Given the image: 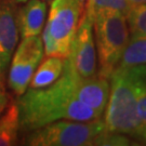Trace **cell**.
<instances>
[{
	"label": "cell",
	"mask_w": 146,
	"mask_h": 146,
	"mask_svg": "<svg viewBox=\"0 0 146 146\" xmlns=\"http://www.w3.org/2000/svg\"><path fill=\"white\" fill-rule=\"evenodd\" d=\"M77 73L89 78L98 75V54L93 35V19L84 11L68 55Z\"/></svg>",
	"instance_id": "cell-7"
},
{
	"label": "cell",
	"mask_w": 146,
	"mask_h": 146,
	"mask_svg": "<svg viewBox=\"0 0 146 146\" xmlns=\"http://www.w3.org/2000/svg\"><path fill=\"white\" fill-rule=\"evenodd\" d=\"M106 130L135 140L139 130L136 93L130 67L115 68L110 76V96L105 107Z\"/></svg>",
	"instance_id": "cell-2"
},
{
	"label": "cell",
	"mask_w": 146,
	"mask_h": 146,
	"mask_svg": "<svg viewBox=\"0 0 146 146\" xmlns=\"http://www.w3.org/2000/svg\"><path fill=\"white\" fill-rule=\"evenodd\" d=\"M27 0H15L16 3H24V2H26ZM43 1H46V2H51L52 0H43Z\"/></svg>",
	"instance_id": "cell-18"
},
{
	"label": "cell",
	"mask_w": 146,
	"mask_h": 146,
	"mask_svg": "<svg viewBox=\"0 0 146 146\" xmlns=\"http://www.w3.org/2000/svg\"><path fill=\"white\" fill-rule=\"evenodd\" d=\"M136 93V111L139 130L135 140L139 144H146V64L130 67Z\"/></svg>",
	"instance_id": "cell-10"
},
{
	"label": "cell",
	"mask_w": 146,
	"mask_h": 146,
	"mask_svg": "<svg viewBox=\"0 0 146 146\" xmlns=\"http://www.w3.org/2000/svg\"><path fill=\"white\" fill-rule=\"evenodd\" d=\"M8 101H9V98L5 90V84H0V114L7 107Z\"/></svg>",
	"instance_id": "cell-16"
},
{
	"label": "cell",
	"mask_w": 146,
	"mask_h": 146,
	"mask_svg": "<svg viewBox=\"0 0 146 146\" xmlns=\"http://www.w3.org/2000/svg\"><path fill=\"white\" fill-rule=\"evenodd\" d=\"M17 3L15 0H0V82L5 84L12 55L19 42Z\"/></svg>",
	"instance_id": "cell-8"
},
{
	"label": "cell",
	"mask_w": 146,
	"mask_h": 146,
	"mask_svg": "<svg viewBox=\"0 0 146 146\" xmlns=\"http://www.w3.org/2000/svg\"><path fill=\"white\" fill-rule=\"evenodd\" d=\"M64 63L65 58L47 56V58L40 62L39 67L36 68L29 82V87L33 89H40L53 84L62 75Z\"/></svg>",
	"instance_id": "cell-11"
},
{
	"label": "cell",
	"mask_w": 146,
	"mask_h": 146,
	"mask_svg": "<svg viewBox=\"0 0 146 146\" xmlns=\"http://www.w3.org/2000/svg\"><path fill=\"white\" fill-rule=\"evenodd\" d=\"M20 129V116L16 102H12L0 117V146L14 145Z\"/></svg>",
	"instance_id": "cell-12"
},
{
	"label": "cell",
	"mask_w": 146,
	"mask_h": 146,
	"mask_svg": "<svg viewBox=\"0 0 146 146\" xmlns=\"http://www.w3.org/2000/svg\"><path fill=\"white\" fill-rule=\"evenodd\" d=\"M146 64V37H130L116 68H127Z\"/></svg>",
	"instance_id": "cell-13"
},
{
	"label": "cell",
	"mask_w": 146,
	"mask_h": 146,
	"mask_svg": "<svg viewBox=\"0 0 146 146\" xmlns=\"http://www.w3.org/2000/svg\"><path fill=\"white\" fill-rule=\"evenodd\" d=\"M92 19L99 58L98 74L110 79L130 38L125 16L115 10H100Z\"/></svg>",
	"instance_id": "cell-3"
},
{
	"label": "cell",
	"mask_w": 146,
	"mask_h": 146,
	"mask_svg": "<svg viewBox=\"0 0 146 146\" xmlns=\"http://www.w3.org/2000/svg\"><path fill=\"white\" fill-rule=\"evenodd\" d=\"M132 5H137V3H145L146 0H128Z\"/></svg>",
	"instance_id": "cell-17"
},
{
	"label": "cell",
	"mask_w": 146,
	"mask_h": 146,
	"mask_svg": "<svg viewBox=\"0 0 146 146\" xmlns=\"http://www.w3.org/2000/svg\"><path fill=\"white\" fill-rule=\"evenodd\" d=\"M86 0H52L42 33L43 51L47 56L66 58L84 14Z\"/></svg>",
	"instance_id": "cell-4"
},
{
	"label": "cell",
	"mask_w": 146,
	"mask_h": 146,
	"mask_svg": "<svg viewBox=\"0 0 146 146\" xmlns=\"http://www.w3.org/2000/svg\"><path fill=\"white\" fill-rule=\"evenodd\" d=\"M131 5L128 0H86L84 12L93 16L100 10H115L125 15Z\"/></svg>",
	"instance_id": "cell-15"
},
{
	"label": "cell",
	"mask_w": 146,
	"mask_h": 146,
	"mask_svg": "<svg viewBox=\"0 0 146 146\" xmlns=\"http://www.w3.org/2000/svg\"><path fill=\"white\" fill-rule=\"evenodd\" d=\"M106 130L101 118L90 121L62 119L28 132L23 144L29 146H90Z\"/></svg>",
	"instance_id": "cell-5"
},
{
	"label": "cell",
	"mask_w": 146,
	"mask_h": 146,
	"mask_svg": "<svg viewBox=\"0 0 146 146\" xmlns=\"http://www.w3.org/2000/svg\"><path fill=\"white\" fill-rule=\"evenodd\" d=\"M43 53V43L39 36L23 38L12 55L9 68L8 86L14 94L20 96L27 90Z\"/></svg>",
	"instance_id": "cell-6"
},
{
	"label": "cell",
	"mask_w": 146,
	"mask_h": 146,
	"mask_svg": "<svg viewBox=\"0 0 146 146\" xmlns=\"http://www.w3.org/2000/svg\"><path fill=\"white\" fill-rule=\"evenodd\" d=\"M0 84H1V82H0Z\"/></svg>",
	"instance_id": "cell-19"
},
{
	"label": "cell",
	"mask_w": 146,
	"mask_h": 146,
	"mask_svg": "<svg viewBox=\"0 0 146 146\" xmlns=\"http://www.w3.org/2000/svg\"><path fill=\"white\" fill-rule=\"evenodd\" d=\"M125 16L131 37H146V2L132 5Z\"/></svg>",
	"instance_id": "cell-14"
},
{
	"label": "cell",
	"mask_w": 146,
	"mask_h": 146,
	"mask_svg": "<svg viewBox=\"0 0 146 146\" xmlns=\"http://www.w3.org/2000/svg\"><path fill=\"white\" fill-rule=\"evenodd\" d=\"M81 79L66 58L63 73L58 80L44 88H29L20 95L16 105L21 130L31 132L62 119L90 121L101 118L103 114L80 101Z\"/></svg>",
	"instance_id": "cell-1"
},
{
	"label": "cell",
	"mask_w": 146,
	"mask_h": 146,
	"mask_svg": "<svg viewBox=\"0 0 146 146\" xmlns=\"http://www.w3.org/2000/svg\"><path fill=\"white\" fill-rule=\"evenodd\" d=\"M17 12L19 29L22 38L39 36L47 15V3L43 0H27Z\"/></svg>",
	"instance_id": "cell-9"
}]
</instances>
